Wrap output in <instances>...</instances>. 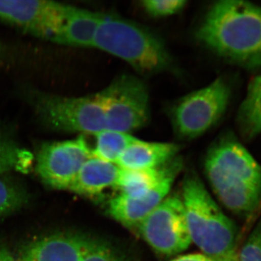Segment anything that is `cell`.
<instances>
[{
  "instance_id": "cell-1",
  "label": "cell",
  "mask_w": 261,
  "mask_h": 261,
  "mask_svg": "<svg viewBox=\"0 0 261 261\" xmlns=\"http://www.w3.org/2000/svg\"><path fill=\"white\" fill-rule=\"evenodd\" d=\"M216 55L247 68H261V7L221 0L206 13L195 34Z\"/></svg>"
},
{
  "instance_id": "cell-2",
  "label": "cell",
  "mask_w": 261,
  "mask_h": 261,
  "mask_svg": "<svg viewBox=\"0 0 261 261\" xmlns=\"http://www.w3.org/2000/svg\"><path fill=\"white\" fill-rule=\"evenodd\" d=\"M207 180L220 202L234 214L252 212L261 197V167L232 137L211 146L205 160Z\"/></svg>"
},
{
  "instance_id": "cell-3",
  "label": "cell",
  "mask_w": 261,
  "mask_h": 261,
  "mask_svg": "<svg viewBox=\"0 0 261 261\" xmlns=\"http://www.w3.org/2000/svg\"><path fill=\"white\" fill-rule=\"evenodd\" d=\"M93 47L120 58L142 75L173 69L172 57L162 39L143 25L115 15L102 14Z\"/></svg>"
},
{
  "instance_id": "cell-4",
  "label": "cell",
  "mask_w": 261,
  "mask_h": 261,
  "mask_svg": "<svg viewBox=\"0 0 261 261\" xmlns=\"http://www.w3.org/2000/svg\"><path fill=\"white\" fill-rule=\"evenodd\" d=\"M181 199L192 243L215 260L238 261L234 225L195 173L184 179Z\"/></svg>"
},
{
  "instance_id": "cell-5",
  "label": "cell",
  "mask_w": 261,
  "mask_h": 261,
  "mask_svg": "<svg viewBox=\"0 0 261 261\" xmlns=\"http://www.w3.org/2000/svg\"><path fill=\"white\" fill-rule=\"evenodd\" d=\"M229 99V87L221 78L184 96L170 111L175 135L185 140L203 135L221 119Z\"/></svg>"
},
{
  "instance_id": "cell-6",
  "label": "cell",
  "mask_w": 261,
  "mask_h": 261,
  "mask_svg": "<svg viewBox=\"0 0 261 261\" xmlns=\"http://www.w3.org/2000/svg\"><path fill=\"white\" fill-rule=\"evenodd\" d=\"M32 99L41 120L53 129L91 135L106 129L99 93L81 97L34 93Z\"/></svg>"
},
{
  "instance_id": "cell-7",
  "label": "cell",
  "mask_w": 261,
  "mask_h": 261,
  "mask_svg": "<svg viewBox=\"0 0 261 261\" xmlns=\"http://www.w3.org/2000/svg\"><path fill=\"white\" fill-rule=\"evenodd\" d=\"M98 93L106 113V129L130 134L148 123L149 92L137 77L119 75Z\"/></svg>"
},
{
  "instance_id": "cell-8",
  "label": "cell",
  "mask_w": 261,
  "mask_h": 261,
  "mask_svg": "<svg viewBox=\"0 0 261 261\" xmlns=\"http://www.w3.org/2000/svg\"><path fill=\"white\" fill-rule=\"evenodd\" d=\"M137 228L146 243L162 255L181 253L192 243L183 201L176 195L167 196Z\"/></svg>"
},
{
  "instance_id": "cell-9",
  "label": "cell",
  "mask_w": 261,
  "mask_h": 261,
  "mask_svg": "<svg viewBox=\"0 0 261 261\" xmlns=\"http://www.w3.org/2000/svg\"><path fill=\"white\" fill-rule=\"evenodd\" d=\"M91 158L89 144L84 136L45 143L38 152L37 171L47 186L68 190L81 168Z\"/></svg>"
},
{
  "instance_id": "cell-10",
  "label": "cell",
  "mask_w": 261,
  "mask_h": 261,
  "mask_svg": "<svg viewBox=\"0 0 261 261\" xmlns=\"http://www.w3.org/2000/svg\"><path fill=\"white\" fill-rule=\"evenodd\" d=\"M65 6L44 0H0V20L36 37L53 40L63 25Z\"/></svg>"
},
{
  "instance_id": "cell-11",
  "label": "cell",
  "mask_w": 261,
  "mask_h": 261,
  "mask_svg": "<svg viewBox=\"0 0 261 261\" xmlns=\"http://www.w3.org/2000/svg\"><path fill=\"white\" fill-rule=\"evenodd\" d=\"M181 168H176L170 173L157 186L142 197L130 198L118 194L108 202V214L127 227L137 228L167 197Z\"/></svg>"
},
{
  "instance_id": "cell-12",
  "label": "cell",
  "mask_w": 261,
  "mask_h": 261,
  "mask_svg": "<svg viewBox=\"0 0 261 261\" xmlns=\"http://www.w3.org/2000/svg\"><path fill=\"white\" fill-rule=\"evenodd\" d=\"M89 240L80 233L49 235L29 244L18 261H81Z\"/></svg>"
},
{
  "instance_id": "cell-13",
  "label": "cell",
  "mask_w": 261,
  "mask_h": 261,
  "mask_svg": "<svg viewBox=\"0 0 261 261\" xmlns=\"http://www.w3.org/2000/svg\"><path fill=\"white\" fill-rule=\"evenodd\" d=\"M101 16L102 13L66 5L63 25L51 41L70 47H93Z\"/></svg>"
},
{
  "instance_id": "cell-14",
  "label": "cell",
  "mask_w": 261,
  "mask_h": 261,
  "mask_svg": "<svg viewBox=\"0 0 261 261\" xmlns=\"http://www.w3.org/2000/svg\"><path fill=\"white\" fill-rule=\"evenodd\" d=\"M179 146L170 142H148L139 139L123 152L116 165L121 169L161 167L176 157Z\"/></svg>"
},
{
  "instance_id": "cell-15",
  "label": "cell",
  "mask_w": 261,
  "mask_h": 261,
  "mask_svg": "<svg viewBox=\"0 0 261 261\" xmlns=\"http://www.w3.org/2000/svg\"><path fill=\"white\" fill-rule=\"evenodd\" d=\"M121 170L116 163L91 158L81 168L68 191L85 197H96L115 187Z\"/></svg>"
},
{
  "instance_id": "cell-16",
  "label": "cell",
  "mask_w": 261,
  "mask_h": 261,
  "mask_svg": "<svg viewBox=\"0 0 261 261\" xmlns=\"http://www.w3.org/2000/svg\"><path fill=\"white\" fill-rule=\"evenodd\" d=\"M181 167L179 160L173 159L161 167L152 169H121L114 188L119 195L137 198L147 195L176 168Z\"/></svg>"
},
{
  "instance_id": "cell-17",
  "label": "cell",
  "mask_w": 261,
  "mask_h": 261,
  "mask_svg": "<svg viewBox=\"0 0 261 261\" xmlns=\"http://www.w3.org/2000/svg\"><path fill=\"white\" fill-rule=\"evenodd\" d=\"M94 136L95 140L90 148L92 158L116 164L123 152L139 140L130 134L109 129Z\"/></svg>"
},
{
  "instance_id": "cell-18",
  "label": "cell",
  "mask_w": 261,
  "mask_h": 261,
  "mask_svg": "<svg viewBox=\"0 0 261 261\" xmlns=\"http://www.w3.org/2000/svg\"><path fill=\"white\" fill-rule=\"evenodd\" d=\"M243 135L253 137L261 133V74L254 78L238 114Z\"/></svg>"
},
{
  "instance_id": "cell-19",
  "label": "cell",
  "mask_w": 261,
  "mask_h": 261,
  "mask_svg": "<svg viewBox=\"0 0 261 261\" xmlns=\"http://www.w3.org/2000/svg\"><path fill=\"white\" fill-rule=\"evenodd\" d=\"M32 154L0 130V175L9 171H25L30 168Z\"/></svg>"
},
{
  "instance_id": "cell-20",
  "label": "cell",
  "mask_w": 261,
  "mask_h": 261,
  "mask_svg": "<svg viewBox=\"0 0 261 261\" xmlns=\"http://www.w3.org/2000/svg\"><path fill=\"white\" fill-rule=\"evenodd\" d=\"M81 261H129V259L123 250L111 242L89 238Z\"/></svg>"
},
{
  "instance_id": "cell-21",
  "label": "cell",
  "mask_w": 261,
  "mask_h": 261,
  "mask_svg": "<svg viewBox=\"0 0 261 261\" xmlns=\"http://www.w3.org/2000/svg\"><path fill=\"white\" fill-rule=\"evenodd\" d=\"M25 198L23 192L19 187L0 176V218L19 208Z\"/></svg>"
},
{
  "instance_id": "cell-22",
  "label": "cell",
  "mask_w": 261,
  "mask_h": 261,
  "mask_svg": "<svg viewBox=\"0 0 261 261\" xmlns=\"http://www.w3.org/2000/svg\"><path fill=\"white\" fill-rule=\"evenodd\" d=\"M185 0H143L141 7L154 18H165L177 14L186 7Z\"/></svg>"
},
{
  "instance_id": "cell-23",
  "label": "cell",
  "mask_w": 261,
  "mask_h": 261,
  "mask_svg": "<svg viewBox=\"0 0 261 261\" xmlns=\"http://www.w3.org/2000/svg\"><path fill=\"white\" fill-rule=\"evenodd\" d=\"M238 261H261V224L243 245L238 255Z\"/></svg>"
},
{
  "instance_id": "cell-24",
  "label": "cell",
  "mask_w": 261,
  "mask_h": 261,
  "mask_svg": "<svg viewBox=\"0 0 261 261\" xmlns=\"http://www.w3.org/2000/svg\"><path fill=\"white\" fill-rule=\"evenodd\" d=\"M171 261H218L203 253H192L181 255Z\"/></svg>"
},
{
  "instance_id": "cell-25",
  "label": "cell",
  "mask_w": 261,
  "mask_h": 261,
  "mask_svg": "<svg viewBox=\"0 0 261 261\" xmlns=\"http://www.w3.org/2000/svg\"><path fill=\"white\" fill-rule=\"evenodd\" d=\"M0 261H18L6 247L0 246Z\"/></svg>"
},
{
  "instance_id": "cell-26",
  "label": "cell",
  "mask_w": 261,
  "mask_h": 261,
  "mask_svg": "<svg viewBox=\"0 0 261 261\" xmlns=\"http://www.w3.org/2000/svg\"><path fill=\"white\" fill-rule=\"evenodd\" d=\"M1 53H2V48H1V46H0V55H1Z\"/></svg>"
}]
</instances>
